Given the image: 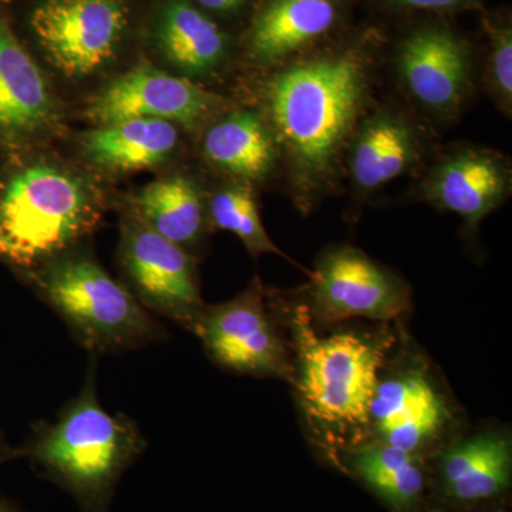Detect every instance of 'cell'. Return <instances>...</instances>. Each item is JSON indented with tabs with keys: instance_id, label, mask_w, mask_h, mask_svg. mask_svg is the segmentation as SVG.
<instances>
[{
	"instance_id": "13",
	"label": "cell",
	"mask_w": 512,
	"mask_h": 512,
	"mask_svg": "<svg viewBox=\"0 0 512 512\" xmlns=\"http://www.w3.org/2000/svg\"><path fill=\"white\" fill-rule=\"evenodd\" d=\"M511 191L510 157L494 148L458 144L429 165L412 194L436 210L456 214L473 232Z\"/></svg>"
},
{
	"instance_id": "15",
	"label": "cell",
	"mask_w": 512,
	"mask_h": 512,
	"mask_svg": "<svg viewBox=\"0 0 512 512\" xmlns=\"http://www.w3.org/2000/svg\"><path fill=\"white\" fill-rule=\"evenodd\" d=\"M161 69L207 86L217 82L231 60V40L190 0H160L150 30Z\"/></svg>"
},
{
	"instance_id": "16",
	"label": "cell",
	"mask_w": 512,
	"mask_h": 512,
	"mask_svg": "<svg viewBox=\"0 0 512 512\" xmlns=\"http://www.w3.org/2000/svg\"><path fill=\"white\" fill-rule=\"evenodd\" d=\"M202 161L224 178L255 190L281 174V153L258 107L222 111L198 134Z\"/></svg>"
},
{
	"instance_id": "11",
	"label": "cell",
	"mask_w": 512,
	"mask_h": 512,
	"mask_svg": "<svg viewBox=\"0 0 512 512\" xmlns=\"http://www.w3.org/2000/svg\"><path fill=\"white\" fill-rule=\"evenodd\" d=\"M195 335L212 362L248 376L292 377L288 352L259 278L231 301L205 306Z\"/></svg>"
},
{
	"instance_id": "23",
	"label": "cell",
	"mask_w": 512,
	"mask_h": 512,
	"mask_svg": "<svg viewBox=\"0 0 512 512\" xmlns=\"http://www.w3.org/2000/svg\"><path fill=\"white\" fill-rule=\"evenodd\" d=\"M255 192L251 185L234 181H224L214 191L207 192L210 227L237 235L252 258L274 254L295 264L288 255L276 247L266 232Z\"/></svg>"
},
{
	"instance_id": "21",
	"label": "cell",
	"mask_w": 512,
	"mask_h": 512,
	"mask_svg": "<svg viewBox=\"0 0 512 512\" xmlns=\"http://www.w3.org/2000/svg\"><path fill=\"white\" fill-rule=\"evenodd\" d=\"M510 441L500 434H480L461 441L444 454V491L458 503H477L507 490L511 483Z\"/></svg>"
},
{
	"instance_id": "3",
	"label": "cell",
	"mask_w": 512,
	"mask_h": 512,
	"mask_svg": "<svg viewBox=\"0 0 512 512\" xmlns=\"http://www.w3.org/2000/svg\"><path fill=\"white\" fill-rule=\"evenodd\" d=\"M96 382L97 356H90L82 389L55 420L33 424L23 446L13 448L0 439L5 463L26 458L83 512H109L121 478L147 448L136 421L101 406Z\"/></svg>"
},
{
	"instance_id": "24",
	"label": "cell",
	"mask_w": 512,
	"mask_h": 512,
	"mask_svg": "<svg viewBox=\"0 0 512 512\" xmlns=\"http://www.w3.org/2000/svg\"><path fill=\"white\" fill-rule=\"evenodd\" d=\"M485 92L497 109L510 119L512 114V32L510 25L490 29L488 52L483 76Z\"/></svg>"
},
{
	"instance_id": "1",
	"label": "cell",
	"mask_w": 512,
	"mask_h": 512,
	"mask_svg": "<svg viewBox=\"0 0 512 512\" xmlns=\"http://www.w3.org/2000/svg\"><path fill=\"white\" fill-rule=\"evenodd\" d=\"M376 67L372 50L359 43L296 57L262 76L256 107L274 134L286 191L301 214L339 191L353 134L376 106Z\"/></svg>"
},
{
	"instance_id": "2",
	"label": "cell",
	"mask_w": 512,
	"mask_h": 512,
	"mask_svg": "<svg viewBox=\"0 0 512 512\" xmlns=\"http://www.w3.org/2000/svg\"><path fill=\"white\" fill-rule=\"evenodd\" d=\"M2 158L0 264L19 278L92 237L111 198L101 175L49 148Z\"/></svg>"
},
{
	"instance_id": "26",
	"label": "cell",
	"mask_w": 512,
	"mask_h": 512,
	"mask_svg": "<svg viewBox=\"0 0 512 512\" xmlns=\"http://www.w3.org/2000/svg\"><path fill=\"white\" fill-rule=\"evenodd\" d=\"M202 9L217 15H232L248 5L249 0H194Z\"/></svg>"
},
{
	"instance_id": "8",
	"label": "cell",
	"mask_w": 512,
	"mask_h": 512,
	"mask_svg": "<svg viewBox=\"0 0 512 512\" xmlns=\"http://www.w3.org/2000/svg\"><path fill=\"white\" fill-rule=\"evenodd\" d=\"M232 104L235 103L231 99L207 86L141 59L94 92L87 99L83 117L92 126L134 119L164 120L184 133L198 136L202 128Z\"/></svg>"
},
{
	"instance_id": "10",
	"label": "cell",
	"mask_w": 512,
	"mask_h": 512,
	"mask_svg": "<svg viewBox=\"0 0 512 512\" xmlns=\"http://www.w3.org/2000/svg\"><path fill=\"white\" fill-rule=\"evenodd\" d=\"M66 124L52 80L0 10V154L49 148Z\"/></svg>"
},
{
	"instance_id": "14",
	"label": "cell",
	"mask_w": 512,
	"mask_h": 512,
	"mask_svg": "<svg viewBox=\"0 0 512 512\" xmlns=\"http://www.w3.org/2000/svg\"><path fill=\"white\" fill-rule=\"evenodd\" d=\"M429 137L410 114L393 104H376L350 141L345 178L357 202L419 170L429 156Z\"/></svg>"
},
{
	"instance_id": "9",
	"label": "cell",
	"mask_w": 512,
	"mask_h": 512,
	"mask_svg": "<svg viewBox=\"0 0 512 512\" xmlns=\"http://www.w3.org/2000/svg\"><path fill=\"white\" fill-rule=\"evenodd\" d=\"M394 74L416 110L439 123L456 121L476 92L470 47L441 26H424L404 37L394 56Z\"/></svg>"
},
{
	"instance_id": "17",
	"label": "cell",
	"mask_w": 512,
	"mask_h": 512,
	"mask_svg": "<svg viewBox=\"0 0 512 512\" xmlns=\"http://www.w3.org/2000/svg\"><path fill=\"white\" fill-rule=\"evenodd\" d=\"M183 133L170 121H119L77 134V153L86 167L106 180L170 164L180 154Z\"/></svg>"
},
{
	"instance_id": "12",
	"label": "cell",
	"mask_w": 512,
	"mask_h": 512,
	"mask_svg": "<svg viewBox=\"0 0 512 512\" xmlns=\"http://www.w3.org/2000/svg\"><path fill=\"white\" fill-rule=\"evenodd\" d=\"M311 278L313 311L325 322L389 320L409 306L403 278L350 245L325 249Z\"/></svg>"
},
{
	"instance_id": "18",
	"label": "cell",
	"mask_w": 512,
	"mask_h": 512,
	"mask_svg": "<svg viewBox=\"0 0 512 512\" xmlns=\"http://www.w3.org/2000/svg\"><path fill=\"white\" fill-rule=\"evenodd\" d=\"M340 13L339 0H266L245 36V60L264 73L291 62L328 36Z\"/></svg>"
},
{
	"instance_id": "4",
	"label": "cell",
	"mask_w": 512,
	"mask_h": 512,
	"mask_svg": "<svg viewBox=\"0 0 512 512\" xmlns=\"http://www.w3.org/2000/svg\"><path fill=\"white\" fill-rule=\"evenodd\" d=\"M57 313L90 356L165 342L167 330L103 268L86 242L19 276Z\"/></svg>"
},
{
	"instance_id": "19",
	"label": "cell",
	"mask_w": 512,
	"mask_h": 512,
	"mask_svg": "<svg viewBox=\"0 0 512 512\" xmlns=\"http://www.w3.org/2000/svg\"><path fill=\"white\" fill-rule=\"evenodd\" d=\"M450 419L446 400L424 373L412 370L379 382L369 423L380 443L417 454Z\"/></svg>"
},
{
	"instance_id": "20",
	"label": "cell",
	"mask_w": 512,
	"mask_h": 512,
	"mask_svg": "<svg viewBox=\"0 0 512 512\" xmlns=\"http://www.w3.org/2000/svg\"><path fill=\"white\" fill-rule=\"evenodd\" d=\"M207 192L194 175L173 171L138 188L126 208L161 237L195 256L211 229Z\"/></svg>"
},
{
	"instance_id": "22",
	"label": "cell",
	"mask_w": 512,
	"mask_h": 512,
	"mask_svg": "<svg viewBox=\"0 0 512 512\" xmlns=\"http://www.w3.org/2000/svg\"><path fill=\"white\" fill-rule=\"evenodd\" d=\"M417 454L387 444L359 448L352 467L360 480L394 511L407 512L419 504L424 491V474Z\"/></svg>"
},
{
	"instance_id": "7",
	"label": "cell",
	"mask_w": 512,
	"mask_h": 512,
	"mask_svg": "<svg viewBox=\"0 0 512 512\" xmlns=\"http://www.w3.org/2000/svg\"><path fill=\"white\" fill-rule=\"evenodd\" d=\"M117 268L121 284L148 312L194 332L207 306L197 256L161 237L127 208L121 212Z\"/></svg>"
},
{
	"instance_id": "27",
	"label": "cell",
	"mask_w": 512,
	"mask_h": 512,
	"mask_svg": "<svg viewBox=\"0 0 512 512\" xmlns=\"http://www.w3.org/2000/svg\"><path fill=\"white\" fill-rule=\"evenodd\" d=\"M5 464V460H3L2 451H0V466ZM0 512H25L22 508L19 507L15 501L10 500V498L6 497L5 494L0 490Z\"/></svg>"
},
{
	"instance_id": "6",
	"label": "cell",
	"mask_w": 512,
	"mask_h": 512,
	"mask_svg": "<svg viewBox=\"0 0 512 512\" xmlns=\"http://www.w3.org/2000/svg\"><path fill=\"white\" fill-rule=\"evenodd\" d=\"M29 28L52 72L82 83L119 59L130 35L131 9L126 0H39Z\"/></svg>"
},
{
	"instance_id": "5",
	"label": "cell",
	"mask_w": 512,
	"mask_h": 512,
	"mask_svg": "<svg viewBox=\"0 0 512 512\" xmlns=\"http://www.w3.org/2000/svg\"><path fill=\"white\" fill-rule=\"evenodd\" d=\"M292 330L299 365L296 386L309 419L333 430L369 424L383 363L382 340L355 332L319 336L303 306L293 313Z\"/></svg>"
},
{
	"instance_id": "25",
	"label": "cell",
	"mask_w": 512,
	"mask_h": 512,
	"mask_svg": "<svg viewBox=\"0 0 512 512\" xmlns=\"http://www.w3.org/2000/svg\"><path fill=\"white\" fill-rule=\"evenodd\" d=\"M389 2L403 9L441 12V10L471 8L477 5L478 0H389Z\"/></svg>"
}]
</instances>
